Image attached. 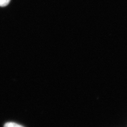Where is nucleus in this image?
Here are the masks:
<instances>
[{
  "label": "nucleus",
  "instance_id": "1",
  "mask_svg": "<svg viewBox=\"0 0 127 127\" xmlns=\"http://www.w3.org/2000/svg\"><path fill=\"white\" fill-rule=\"evenodd\" d=\"M4 127H24L14 122H7L5 124Z\"/></svg>",
  "mask_w": 127,
  "mask_h": 127
},
{
  "label": "nucleus",
  "instance_id": "2",
  "mask_svg": "<svg viewBox=\"0 0 127 127\" xmlns=\"http://www.w3.org/2000/svg\"><path fill=\"white\" fill-rule=\"evenodd\" d=\"M11 0H0V6L4 7L9 4Z\"/></svg>",
  "mask_w": 127,
  "mask_h": 127
}]
</instances>
